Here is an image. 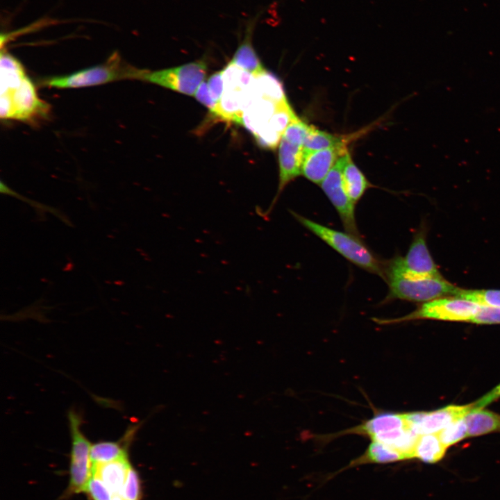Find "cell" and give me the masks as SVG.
Masks as SVG:
<instances>
[{"instance_id": "6da1fadb", "label": "cell", "mask_w": 500, "mask_h": 500, "mask_svg": "<svg viewBox=\"0 0 500 500\" xmlns=\"http://www.w3.org/2000/svg\"><path fill=\"white\" fill-rule=\"evenodd\" d=\"M0 63L1 118L34 123L48 117L50 106L39 98L21 62L2 50Z\"/></svg>"}, {"instance_id": "7a4b0ae2", "label": "cell", "mask_w": 500, "mask_h": 500, "mask_svg": "<svg viewBox=\"0 0 500 500\" xmlns=\"http://www.w3.org/2000/svg\"><path fill=\"white\" fill-rule=\"evenodd\" d=\"M292 216L306 229L323 240L347 260L365 271L385 279L387 262L381 260L361 238L319 224L294 211Z\"/></svg>"}, {"instance_id": "3957f363", "label": "cell", "mask_w": 500, "mask_h": 500, "mask_svg": "<svg viewBox=\"0 0 500 500\" xmlns=\"http://www.w3.org/2000/svg\"><path fill=\"white\" fill-rule=\"evenodd\" d=\"M144 69L122 61L117 51L101 64L74 73L44 79L42 85L58 89L76 88L108 83L124 79L141 80Z\"/></svg>"}, {"instance_id": "277c9868", "label": "cell", "mask_w": 500, "mask_h": 500, "mask_svg": "<svg viewBox=\"0 0 500 500\" xmlns=\"http://www.w3.org/2000/svg\"><path fill=\"white\" fill-rule=\"evenodd\" d=\"M385 281L389 292L385 299L388 301L394 299L410 301H429L439 297L453 294L458 288L442 277L408 278L397 275H388Z\"/></svg>"}, {"instance_id": "5b68a950", "label": "cell", "mask_w": 500, "mask_h": 500, "mask_svg": "<svg viewBox=\"0 0 500 500\" xmlns=\"http://www.w3.org/2000/svg\"><path fill=\"white\" fill-rule=\"evenodd\" d=\"M479 306L474 302L458 297L435 299L426 301L406 316L395 319L374 318L373 320L383 325L419 319L471 322Z\"/></svg>"}, {"instance_id": "8992f818", "label": "cell", "mask_w": 500, "mask_h": 500, "mask_svg": "<svg viewBox=\"0 0 500 500\" xmlns=\"http://www.w3.org/2000/svg\"><path fill=\"white\" fill-rule=\"evenodd\" d=\"M207 72L205 60L156 71L144 70L141 81L154 83L179 93L194 96Z\"/></svg>"}, {"instance_id": "52a82bcc", "label": "cell", "mask_w": 500, "mask_h": 500, "mask_svg": "<svg viewBox=\"0 0 500 500\" xmlns=\"http://www.w3.org/2000/svg\"><path fill=\"white\" fill-rule=\"evenodd\" d=\"M388 275L408 278L442 277L428 251L423 231L415 235L405 257L397 256L387 262L385 278Z\"/></svg>"}, {"instance_id": "ba28073f", "label": "cell", "mask_w": 500, "mask_h": 500, "mask_svg": "<svg viewBox=\"0 0 500 500\" xmlns=\"http://www.w3.org/2000/svg\"><path fill=\"white\" fill-rule=\"evenodd\" d=\"M68 418L72 439L69 489L76 493L86 492L92 477V445L81 431V421L78 415L70 411Z\"/></svg>"}, {"instance_id": "9c48e42d", "label": "cell", "mask_w": 500, "mask_h": 500, "mask_svg": "<svg viewBox=\"0 0 500 500\" xmlns=\"http://www.w3.org/2000/svg\"><path fill=\"white\" fill-rule=\"evenodd\" d=\"M348 153L337 160L320 185L337 210L346 231L361 238L356 224V204L349 197L343 181L342 172Z\"/></svg>"}, {"instance_id": "30bf717a", "label": "cell", "mask_w": 500, "mask_h": 500, "mask_svg": "<svg viewBox=\"0 0 500 500\" xmlns=\"http://www.w3.org/2000/svg\"><path fill=\"white\" fill-rule=\"evenodd\" d=\"M474 408V403L465 406H448L431 412L406 414L410 430L420 435L438 433L450 424L464 418Z\"/></svg>"}, {"instance_id": "8fae6325", "label": "cell", "mask_w": 500, "mask_h": 500, "mask_svg": "<svg viewBox=\"0 0 500 500\" xmlns=\"http://www.w3.org/2000/svg\"><path fill=\"white\" fill-rule=\"evenodd\" d=\"M303 148L294 146L281 137L278 144L279 181L277 192L268 208L260 212L263 217L272 211L285 188L301 174Z\"/></svg>"}, {"instance_id": "7c38bea8", "label": "cell", "mask_w": 500, "mask_h": 500, "mask_svg": "<svg viewBox=\"0 0 500 500\" xmlns=\"http://www.w3.org/2000/svg\"><path fill=\"white\" fill-rule=\"evenodd\" d=\"M347 152V147L303 151L301 174L310 181L320 185L337 160Z\"/></svg>"}, {"instance_id": "4fadbf2b", "label": "cell", "mask_w": 500, "mask_h": 500, "mask_svg": "<svg viewBox=\"0 0 500 500\" xmlns=\"http://www.w3.org/2000/svg\"><path fill=\"white\" fill-rule=\"evenodd\" d=\"M401 428L410 429L406 413L383 412L344 433L365 435L374 440L381 435Z\"/></svg>"}, {"instance_id": "5bb4252c", "label": "cell", "mask_w": 500, "mask_h": 500, "mask_svg": "<svg viewBox=\"0 0 500 500\" xmlns=\"http://www.w3.org/2000/svg\"><path fill=\"white\" fill-rule=\"evenodd\" d=\"M131 467L126 456L108 463L92 466V475L99 478L113 495H119Z\"/></svg>"}, {"instance_id": "9a60e30c", "label": "cell", "mask_w": 500, "mask_h": 500, "mask_svg": "<svg viewBox=\"0 0 500 500\" xmlns=\"http://www.w3.org/2000/svg\"><path fill=\"white\" fill-rule=\"evenodd\" d=\"M254 24L255 22H250L247 27L244 38L237 48L229 63L257 77L267 71L262 66L251 42Z\"/></svg>"}, {"instance_id": "2e32d148", "label": "cell", "mask_w": 500, "mask_h": 500, "mask_svg": "<svg viewBox=\"0 0 500 500\" xmlns=\"http://www.w3.org/2000/svg\"><path fill=\"white\" fill-rule=\"evenodd\" d=\"M365 131H360L349 135L332 134L311 125L304 143L303 151H318L330 148L347 147V145Z\"/></svg>"}, {"instance_id": "e0dca14e", "label": "cell", "mask_w": 500, "mask_h": 500, "mask_svg": "<svg viewBox=\"0 0 500 500\" xmlns=\"http://www.w3.org/2000/svg\"><path fill=\"white\" fill-rule=\"evenodd\" d=\"M342 176L346 191L355 204L362 198L368 188L372 187L363 173L353 162L349 152L347 155Z\"/></svg>"}, {"instance_id": "ac0fdd59", "label": "cell", "mask_w": 500, "mask_h": 500, "mask_svg": "<svg viewBox=\"0 0 500 500\" xmlns=\"http://www.w3.org/2000/svg\"><path fill=\"white\" fill-rule=\"evenodd\" d=\"M467 436H477L500 430V415L474 408L465 417Z\"/></svg>"}, {"instance_id": "d6986e66", "label": "cell", "mask_w": 500, "mask_h": 500, "mask_svg": "<svg viewBox=\"0 0 500 500\" xmlns=\"http://www.w3.org/2000/svg\"><path fill=\"white\" fill-rule=\"evenodd\" d=\"M447 449L438 433L420 435L414 447L412 458H417L427 463H435L444 457Z\"/></svg>"}, {"instance_id": "ffe728a7", "label": "cell", "mask_w": 500, "mask_h": 500, "mask_svg": "<svg viewBox=\"0 0 500 500\" xmlns=\"http://www.w3.org/2000/svg\"><path fill=\"white\" fill-rule=\"evenodd\" d=\"M406 460V456L395 449L383 443L372 441L365 452L351 465L364 463L385 464Z\"/></svg>"}, {"instance_id": "44dd1931", "label": "cell", "mask_w": 500, "mask_h": 500, "mask_svg": "<svg viewBox=\"0 0 500 500\" xmlns=\"http://www.w3.org/2000/svg\"><path fill=\"white\" fill-rule=\"evenodd\" d=\"M126 456V451L117 442H102L91 447L92 466L108 463Z\"/></svg>"}, {"instance_id": "7402d4cb", "label": "cell", "mask_w": 500, "mask_h": 500, "mask_svg": "<svg viewBox=\"0 0 500 500\" xmlns=\"http://www.w3.org/2000/svg\"><path fill=\"white\" fill-rule=\"evenodd\" d=\"M455 297L471 301L481 306L500 308V290H473L459 288Z\"/></svg>"}, {"instance_id": "603a6c76", "label": "cell", "mask_w": 500, "mask_h": 500, "mask_svg": "<svg viewBox=\"0 0 500 500\" xmlns=\"http://www.w3.org/2000/svg\"><path fill=\"white\" fill-rule=\"evenodd\" d=\"M437 433L447 448L468 438L467 428L464 418L450 424Z\"/></svg>"}, {"instance_id": "cb8c5ba5", "label": "cell", "mask_w": 500, "mask_h": 500, "mask_svg": "<svg viewBox=\"0 0 500 500\" xmlns=\"http://www.w3.org/2000/svg\"><path fill=\"white\" fill-rule=\"evenodd\" d=\"M311 125L296 116L285 128L282 137L290 144L303 147Z\"/></svg>"}, {"instance_id": "d4e9b609", "label": "cell", "mask_w": 500, "mask_h": 500, "mask_svg": "<svg viewBox=\"0 0 500 500\" xmlns=\"http://www.w3.org/2000/svg\"><path fill=\"white\" fill-rule=\"evenodd\" d=\"M1 192L6 194L8 195H10L12 197H15L17 198L18 199L22 200V201L28 203L31 206L34 208L37 211L39 210L40 213H44V212H50L51 214L55 215L56 217H58L59 219L62 221L64 223H65L67 225H70V222L67 219V217L59 210H58L56 208H53L52 206H47L43 203H41L40 202H38L36 201H33L32 199H28L22 194H17L10 188H9L6 185H5L3 183H1Z\"/></svg>"}, {"instance_id": "484cf974", "label": "cell", "mask_w": 500, "mask_h": 500, "mask_svg": "<svg viewBox=\"0 0 500 500\" xmlns=\"http://www.w3.org/2000/svg\"><path fill=\"white\" fill-rule=\"evenodd\" d=\"M124 500H138L140 484L136 472L131 467L119 495Z\"/></svg>"}, {"instance_id": "4316f807", "label": "cell", "mask_w": 500, "mask_h": 500, "mask_svg": "<svg viewBox=\"0 0 500 500\" xmlns=\"http://www.w3.org/2000/svg\"><path fill=\"white\" fill-rule=\"evenodd\" d=\"M471 322L482 324H500V308L480 305Z\"/></svg>"}, {"instance_id": "83f0119b", "label": "cell", "mask_w": 500, "mask_h": 500, "mask_svg": "<svg viewBox=\"0 0 500 500\" xmlns=\"http://www.w3.org/2000/svg\"><path fill=\"white\" fill-rule=\"evenodd\" d=\"M86 492L92 497L93 500H112L113 494L97 476L92 475L90 480Z\"/></svg>"}, {"instance_id": "f1b7e54d", "label": "cell", "mask_w": 500, "mask_h": 500, "mask_svg": "<svg viewBox=\"0 0 500 500\" xmlns=\"http://www.w3.org/2000/svg\"><path fill=\"white\" fill-rule=\"evenodd\" d=\"M194 97L198 101L205 106L212 114V115L215 116L216 115L218 103L216 102L210 96L207 82L203 81L198 87Z\"/></svg>"}, {"instance_id": "f546056e", "label": "cell", "mask_w": 500, "mask_h": 500, "mask_svg": "<svg viewBox=\"0 0 500 500\" xmlns=\"http://www.w3.org/2000/svg\"><path fill=\"white\" fill-rule=\"evenodd\" d=\"M207 84L210 96L216 102L219 103L224 92L223 70L217 72L210 76Z\"/></svg>"}, {"instance_id": "4dcf8cb0", "label": "cell", "mask_w": 500, "mask_h": 500, "mask_svg": "<svg viewBox=\"0 0 500 500\" xmlns=\"http://www.w3.org/2000/svg\"><path fill=\"white\" fill-rule=\"evenodd\" d=\"M500 398V384L474 403V408H483Z\"/></svg>"}, {"instance_id": "1f68e13d", "label": "cell", "mask_w": 500, "mask_h": 500, "mask_svg": "<svg viewBox=\"0 0 500 500\" xmlns=\"http://www.w3.org/2000/svg\"><path fill=\"white\" fill-rule=\"evenodd\" d=\"M112 500H124V499L119 495H113Z\"/></svg>"}]
</instances>
